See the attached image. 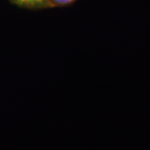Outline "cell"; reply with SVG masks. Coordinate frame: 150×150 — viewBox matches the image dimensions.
I'll use <instances>...</instances> for the list:
<instances>
[{"mask_svg":"<svg viewBox=\"0 0 150 150\" xmlns=\"http://www.w3.org/2000/svg\"><path fill=\"white\" fill-rule=\"evenodd\" d=\"M15 5L29 9L47 8V0H10Z\"/></svg>","mask_w":150,"mask_h":150,"instance_id":"1","label":"cell"},{"mask_svg":"<svg viewBox=\"0 0 150 150\" xmlns=\"http://www.w3.org/2000/svg\"><path fill=\"white\" fill-rule=\"evenodd\" d=\"M77 0H47V8H56L72 4Z\"/></svg>","mask_w":150,"mask_h":150,"instance_id":"2","label":"cell"}]
</instances>
